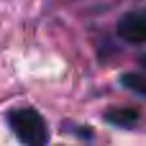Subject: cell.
<instances>
[{"instance_id":"3","label":"cell","mask_w":146,"mask_h":146,"mask_svg":"<svg viewBox=\"0 0 146 146\" xmlns=\"http://www.w3.org/2000/svg\"><path fill=\"white\" fill-rule=\"evenodd\" d=\"M105 121L108 123H115V126H123V128H131L139 121V113L136 110H118V113H108Z\"/></svg>"},{"instance_id":"4","label":"cell","mask_w":146,"mask_h":146,"mask_svg":"<svg viewBox=\"0 0 146 146\" xmlns=\"http://www.w3.org/2000/svg\"><path fill=\"white\" fill-rule=\"evenodd\" d=\"M121 82H123V87H128L131 92L146 95V80H144V77H139V74H123Z\"/></svg>"},{"instance_id":"2","label":"cell","mask_w":146,"mask_h":146,"mask_svg":"<svg viewBox=\"0 0 146 146\" xmlns=\"http://www.w3.org/2000/svg\"><path fill=\"white\" fill-rule=\"evenodd\" d=\"M118 36L128 44H146V10L126 13L118 21Z\"/></svg>"},{"instance_id":"1","label":"cell","mask_w":146,"mask_h":146,"mask_svg":"<svg viewBox=\"0 0 146 146\" xmlns=\"http://www.w3.org/2000/svg\"><path fill=\"white\" fill-rule=\"evenodd\" d=\"M10 128L15 131V136L28 146H44L49 141V131H46V121L41 118V113H36L33 108H18L15 113H10Z\"/></svg>"},{"instance_id":"5","label":"cell","mask_w":146,"mask_h":146,"mask_svg":"<svg viewBox=\"0 0 146 146\" xmlns=\"http://www.w3.org/2000/svg\"><path fill=\"white\" fill-rule=\"evenodd\" d=\"M141 64H144V67H146V56H141Z\"/></svg>"}]
</instances>
